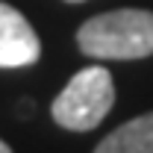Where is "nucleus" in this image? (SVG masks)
<instances>
[{
  "instance_id": "39448f33",
  "label": "nucleus",
  "mask_w": 153,
  "mask_h": 153,
  "mask_svg": "<svg viewBox=\"0 0 153 153\" xmlns=\"http://www.w3.org/2000/svg\"><path fill=\"white\" fill-rule=\"evenodd\" d=\"M0 153H12V147H9V144H6L3 138H0Z\"/></svg>"
},
{
  "instance_id": "423d86ee",
  "label": "nucleus",
  "mask_w": 153,
  "mask_h": 153,
  "mask_svg": "<svg viewBox=\"0 0 153 153\" xmlns=\"http://www.w3.org/2000/svg\"><path fill=\"white\" fill-rule=\"evenodd\" d=\"M65 3H82V0H65Z\"/></svg>"
},
{
  "instance_id": "20e7f679",
  "label": "nucleus",
  "mask_w": 153,
  "mask_h": 153,
  "mask_svg": "<svg viewBox=\"0 0 153 153\" xmlns=\"http://www.w3.org/2000/svg\"><path fill=\"white\" fill-rule=\"evenodd\" d=\"M94 153H153V112L115 127Z\"/></svg>"
},
{
  "instance_id": "f03ea898",
  "label": "nucleus",
  "mask_w": 153,
  "mask_h": 153,
  "mask_svg": "<svg viewBox=\"0 0 153 153\" xmlns=\"http://www.w3.org/2000/svg\"><path fill=\"white\" fill-rule=\"evenodd\" d=\"M112 103H115L112 74L103 65H88V68L76 71L68 79V85L56 94L50 115L65 130L88 133V130L100 127V121L112 112Z\"/></svg>"
},
{
  "instance_id": "7ed1b4c3",
  "label": "nucleus",
  "mask_w": 153,
  "mask_h": 153,
  "mask_svg": "<svg viewBox=\"0 0 153 153\" xmlns=\"http://www.w3.org/2000/svg\"><path fill=\"white\" fill-rule=\"evenodd\" d=\"M41 56L33 24L21 15L15 6L0 3V68H24Z\"/></svg>"
},
{
  "instance_id": "f257e3e1",
  "label": "nucleus",
  "mask_w": 153,
  "mask_h": 153,
  "mask_svg": "<svg viewBox=\"0 0 153 153\" xmlns=\"http://www.w3.org/2000/svg\"><path fill=\"white\" fill-rule=\"evenodd\" d=\"M76 44L94 59H144L153 56V12L115 9L88 18L76 30Z\"/></svg>"
}]
</instances>
